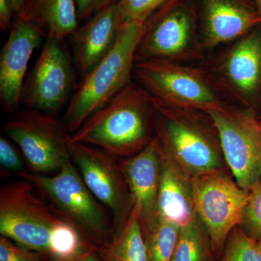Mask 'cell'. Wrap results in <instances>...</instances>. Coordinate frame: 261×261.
Instances as JSON below:
<instances>
[{
	"mask_svg": "<svg viewBox=\"0 0 261 261\" xmlns=\"http://www.w3.org/2000/svg\"><path fill=\"white\" fill-rule=\"evenodd\" d=\"M159 108L154 98L132 81L71 134L70 140L94 146L116 159L132 157L156 137Z\"/></svg>",
	"mask_w": 261,
	"mask_h": 261,
	"instance_id": "6da1fadb",
	"label": "cell"
},
{
	"mask_svg": "<svg viewBox=\"0 0 261 261\" xmlns=\"http://www.w3.org/2000/svg\"><path fill=\"white\" fill-rule=\"evenodd\" d=\"M145 24L124 22L116 44L77 84L61 117L70 135L132 82Z\"/></svg>",
	"mask_w": 261,
	"mask_h": 261,
	"instance_id": "7a4b0ae2",
	"label": "cell"
},
{
	"mask_svg": "<svg viewBox=\"0 0 261 261\" xmlns=\"http://www.w3.org/2000/svg\"><path fill=\"white\" fill-rule=\"evenodd\" d=\"M29 180L57 216L96 250L112 240L109 211L96 199L70 161L56 174L30 173Z\"/></svg>",
	"mask_w": 261,
	"mask_h": 261,
	"instance_id": "3957f363",
	"label": "cell"
},
{
	"mask_svg": "<svg viewBox=\"0 0 261 261\" xmlns=\"http://www.w3.org/2000/svg\"><path fill=\"white\" fill-rule=\"evenodd\" d=\"M156 136L191 177L224 171L226 163L219 133L205 112L159 106Z\"/></svg>",
	"mask_w": 261,
	"mask_h": 261,
	"instance_id": "277c9868",
	"label": "cell"
},
{
	"mask_svg": "<svg viewBox=\"0 0 261 261\" xmlns=\"http://www.w3.org/2000/svg\"><path fill=\"white\" fill-rule=\"evenodd\" d=\"M134 75L161 107L206 111L225 104L207 70L168 60L136 62Z\"/></svg>",
	"mask_w": 261,
	"mask_h": 261,
	"instance_id": "5b68a950",
	"label": "cell"
},
{
	"mask_svg": "<svg viewBox=\"0 0 261 261\" xmlns=\"http://www.w3.org/2000/svg\"><path fill=\"white\" fill-rule=\"evenodd\" d=\"M63 223L29 180L0 187L1 236L53 258V239Z\"/></svg>",
	"mask_w": 261,
	"mask_h": 261,
	"instance_id": "8992f818",
	"label": "cell"
},
{
	"mask_svg": "<svg viewBox=\"0 0 261 261\" xmlns=\"http://www.w3.org/2000/svg\"><path fill=\"white\" fill-rule=\"evenodd\" d=\"M3 132L20 149L34 174H56L71 161L70 135L58 115L21 111L5 123Z\"/></svg>",
	"mask_w": 261,
	"mask_h": 261,
	"instance_id": "52a82bcc",
	"label": "cell"
},
{
	"mask_svg": "<svg viewBox=\"0 0 261 261\" xmlns=\"http://www.w3.org/2000/svg\"><path fill=\"white\" fill-rule=\"evenodd\" d=\"M197 217L205 227L219 261L228 235L241 221L249 191L241 188L224 171L192 177Z\"/></svg>",
	"mask_w": 261,
	"mask_h": 261,
	"instance_id": "ba28073f",
	"label": "cell"
},
{
	"mask_svg": "<svg viewBox=\"0 0 261 261\" xmlns=\"http://www.w3.org/2000/svg\"><path fill=\"white\" fill-rule=\"evenodd\" d=\"M219 133L225 161L237 184L250 191L261 178V130L247 110L225 103L205 112Z\"/></svg>",
	"mask_w": 261,
	"mask_h": 261,
	"instance_id": "9c48e42d",
	"label": "cell"
},
{
	"mask_svg": "<svg viewBox=\"0 0 261 261\" xmlns=\"http://www.w3.org/2000/svg\"><path fill=\"white\" fill-rule=\"evenodd\" d=\"M65 39L46 38L22 90L21 105L29 109L58 115L68 106L76 87V75Z\"/></svg>",
	"mask_w": 261,
	"mask_h": 261,
	"instance_id": "30bf717a",
	"label": "cell"
},
{
	"mask_svg": "<svg viewBox=\"0 0 261 261\" xmlns=\"http://www.w3.org/2000/svg\"><path fill=\"white\" fill-rule=\"evenodd\" d=\"M70 159L84 183L111 214L113 236L126 225L132 202L119 159L94 146L70 140Z\"/></svg>",
	"mask_w": 261,
	"mask_h": 261,
	"instance_id": "8fae6325",
	"label": "cell"
},
{
	"mask_svg": "<svg viewBox=\"0 0 261 261\" xmlns=\"http://www.w3.org/2000/svg\"><path fill=\"white\" fill-rule=\"evenodd\" d=\"M149 17L136 53V62L147 60L189 62L201 59L203 51L190 13L168 4Z\"/></svg>",
	"mask_w": 261,
	"mask_h": 261,
	"instance_id": "7c38bea8",
	"label": "cell"
},
{
	"mask_svg": "<svg viewBox=\"0 0 261 261\" xmlns=\"http://www.w3.org/2000/svg\"><path fill=\"white\" fill-rule=\"evenodd\" d=\"M207 72L224 97L249 106L261 89V25L236 39Z\"/></svg>",
	"mask_w": 261,
	"mask_h": 261,
	"instance_id": "4fadbf2b",
	"label": "cell"
},
{
	"mask_svg": "<svg viewBox=\"0 0 261 261\" xmlns=\"http://www.w3.org/2000/svg\"><path fill=\"white\" fill-rule=\"evenodd\" d=\"M43 37L34 25L18 16L0 54V101L7 113H14L21 105L29 60Z\"/></svg>",
	"mask_w": 261,
	"mask_h": 261,
	"instance_id": "5bb4252c",
	"label": "cell"
},
{
	"mask_svg": "<svg viewBox=\"0 0 261 261\" xmlns=\"http://www.w3.org/2000/svg\"><path fill=\"white\" fill-rule=\"evenodd\" d=\"M161 149V142L156 136L138 153L127 159H119L129 190L132 206H136L140 210L142 229L158 219Z\"/></svg>",
	"mask_w": 261,
	"mask_h": 261,
	"instance_id": "9a60e30c",
	"label": "cell"
},
{
	"mask_svg": "<svg viewBox=\"0 0 261 261\" xmlns=\"http://www.w3.org/2000/svg\"><path fill=\"white\" fill-rule=\"evenodd\" d=\"M123 23L116 3L93 15L70 36L81 78H84L112 49Z\"/></svg>",
	"mask_w": 261,
	"mask_h": 261,
	"instance_id": "2e32d148",
	"label": "cell"
},
{
	"mask_svg": "<svg viewBox=\"0 0 261 261\" xmlns=\"http://www.w3.org/2000/svg\"><path fill=\"white\" fill-rule=\"evenodd\" d=\"M157 211L158 217L179 228L197 217L192 177L163 147Z\"/></svg>",
	"mask_w": 261,
	"mask_h": 261,
	"instance_id": "e0dca14e",
	"label": "cell"
},
{
	"mask_svg": "<svg viewBox=\"0 0 261 261\" xmlns=\"http://www.w3.org/2000/svg\"><path fill=\"white\" fill-rule=\"evenodd\" d=\"M260 25L258 12L238 0H205L202 47L211 49L236 40Z\"/></svg>",
	"mask_w": 261,
	"mask_h": 261,
	"instance_id": "ac0fdd59",
	"label": "cell"
},
{
	"mask_svg": "<svg viewBox=\"0 0 261 261\" xmlns=\"http://www.w3.org/2000/svg\"><path fill=\"white\" fill-rule=\"evenodd\" d=\"M15 16L32 23L46 38L70 37L80 22L75 0H25Z\"/></svg>",
	"mask_w": 261,
	"mask_h": 261,
	"instance_id": "d6986e66",
	"label": "cell"
},
{
	"mask_svg": "<svg viewBox=\"0 0 261 261\" xmlns=\"http://www.w3.org/2000/svg\"><path fill=\"white\" fill-rule=\"evenodd\" d=\"M100 261H148L140 219V210L132 206L121 232L97 249Z\"/></svg>",
	"mask_w": 261,
	"mask_h": 261,
	"instance_id": "ffe728a7",
	"label": "cell"
},
{
	"mask_svg": "<svg viewBox=\"0 0 261 261\" xmlns=\"http://www.w3.org/2000/svg\"><path fill=\"white\" fill-rule=\"evenodd\" d=\"M171 261H218L210 238L199 218L180 228Z\"/></svg>",
	"mask_w": 261,
	"mask_h": 261,
	"instance_id": "44dd1931",
	"label": "cell"
},
{
	"mask_svg": "<svg viewBox=\"0 0 261 261\" xmlns=\"http://www.w3.org/2000/svg\"><path fill=\"white\" fill-rule=\"evenodd\" d=\"M179 231L178 226L159 217L142 229L148 261H171Z\"/></svg>",
	"mask_w": 261,
	"mask_h": 261,
	"instance_id": "7402d4cb",
	"label": "cell"
},
{
	"mask_svg": "<svg viewBox=\"0 0 261 261\" xmlns=\"http://www.w3.org/2000/svg\"><path fill=\"white\" fill-rule=\"evenodd\" d=\"M219 261H261V249L239 226L228 235Z\"/></svg>",
	"mask_w": 261,
	"mask_h": 261,
	"instance_id": "603a6c76",
	"label": "cell"
},
{
	"mask_svg": "<svg viewBox=\"0 0 261 261\" xmlns=\"http://www.w3.org/2000/svg\"><path fill=\"white\" fill-rule=\"evenodd\" d=\"M31 172L23 154L16 145L5 136L0 137V177L17 176L25 178Z\"/></svg>",
	"mask_w": 261,
	"mask_h": 261,
	"instance_id": "cb8c5ba5",
	"label": "cell"
},
{
	"mask_svg": "<svg viewBox=\"0 0 261 261\" xmlns=\"http://www.w3.org/2000/svg\"><path fill=\"white\" fill-rule=\"evenodd\" d=\"M238 226L249 238L257 241L261 232V178L249 191L248 200Z\"/></svg>",
	"mask_w": 261,
	"mask_h": 261,
	"instance_id": "d4e9b609",
	"label": "cell"
},
{
	"mask_svg": "<svg viewBox=\"0 0 261 261\" xmlns=\"http://www.w3.org/2000/svg\"><path fill=\"white\" fill-rule=\"evenodd\" d=\"M168 0H118L117 5L124 22L145 24Z\"/></svg>",
	"mask_w": 261,
	"mask_h": 261,
	"instance_id": "484cf974",
	"label": "cell"
},
{
	"mask_svg": "<svg viewBox=\"0 0 261 261\" xmlns=\"http://www.w3.org/2000/svg\"><path fill=\"white\" fill-rule=\"evenodd\" d=\"M47 257L0 237V261H46Z\"/></svg>",
	"mask_w": 261,
	"mask_h": 261,
	"instance_id": "4316f807",
	"label": "cell"
},
{
	"mask_svg": "<svg viewBox=\"0 0 261 261\" xmlns=\"http://www.w3.org/2000/svg\"><path fill=\"white\" fill-rule=\"evenodd\" d=\"M118 0H75L79 21L87 20Z\"/></svg>",
	"mask_w": 261,
	"mask_h": 261,
	"instance_id": "83f0119b",
	"label": "cell"
},
{
	"mask_svg": "<svg viewBox=\"0 0 261 261\" xmlns=\"http://www.w3.org/2000/svg\"><path fill=\"white\" fill-rule=\"evenodd\" d=\"M46 261H100V260L95 248L87 247L70 256L48 258Z\"/></svg>",
	"mask_w": 261,
	"mask_h": 261,
	"instance_id": "f1b7e54d",
	"label": "cell"
},
{
	"mask_svg": "<svg viewBox=\"0 0 261 261\" xmlns=\"http://www.w3.org/2000/svg\"><path fill=\"white\" fill-rule=\"evenodd\" d=\"M13 15L9 0H0V27L2 30L10 31L13 24L12 18Z\"/></svg>",
	"mask_w": 261,
	"mask_h": 261,
	"instance_id": "f546056e",
	"label": "cell"
},
{
	"mask_svg": "<svg viewBox=\"0 0 261 261\" xmlns=\"http://www.w3.org/2000/svg\"><path fill=\"white\" fill-rule=\"evenodd\" d=\"M10 8L14 16L18 15L21 12L25 0H9Z\"/></svg>",
	"mask_w": 261,
	"mask_h": 261,
	"instance_id": "4dcf8cb0",
	"label": "cell"
},
{
	"mask_svg": "<svg viewBox=\"0 0 261 261\" xmlns=\"http://www.w3.org/2000/svg\"><path fill=\"white\" fill-rule=\"evenodd\" d=\"M255 5H256L257 11L258 12L261 18V0H255Z\"/></svg>",
	"mask_w": 261,
	"mask_h": 261,
	"instance_id": "1f68e13d",
	"label": "cell"
},
{
	"mask_svg": "<svg viewBox=\"0 0 261 261\" xmlns=\"http://www.w3.org/2000/svg\"><path fill=\"white\" fill-rule=\"evenodd\" d=\"M257 245H259V247H260V248L261 249V232L260 233V235H259L258 238H257Z\"/></svg>",
	"mask_w": 261,
	"mask_h": 261,
	"instance_id": "d6a6232c",
	"label": "cell"
},
{
	"mask_svg": "<svg viewBox=\"0 0 261 261\" xmlns=\"http://www.w3.org/2000/svg\"><path fill=\"white\" fill-rule=\"evenodd\" d=\"M259 124H260V130H261V119L259 121Z\"/></svg>",
	"mask_w": 261,
	"mask_h": 261,
	"instance_id": "836d02e7",
	"label": "cell"
}]
</instances>
